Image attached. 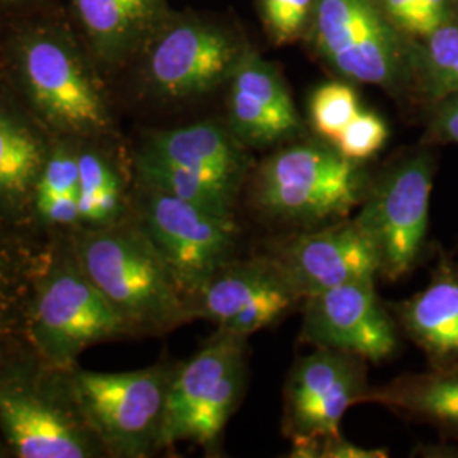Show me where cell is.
<instances>
[{"mask_svg":"<svg viewBox=\"0 0 458 458\" xmlns=\"http://www.w3.org/2000/svg\"><path fill=\"white\" fill-rule=\"evenodd\" d=\"M316 41L348 81L397 89L404 79L403 49L376 0H318Z\"/></svg>","mask_w":458,"mask_h":458,"instance_id":"cell-13","label":"cell"},{"mask_svg":"<svg viewBox=\"0 0 458 458\" xmlns=\"http://www.w3.org/2000/svg\"><path fill=\"white\" fill-rule=\"evenodd\" d=\"M30 331L58 370H70L90 344L131 335L77 260L73 245L56 253L34 285Z\"/></svg>","mask_w":458,"mask_h":458,"instance_id":"cell-8","label":"cell"},{"mask_svg":"<svg viewBox=\"0 0 458 458\" xmlns=\"http://www.w3.org/2000/svg\"><path fill=\"white\" fill-rule=\"evenodd\" d=\"M304 295L277 259L265 251L234 259L191 297L192 319L202 318L231 335L250 338L301 310Z\"/></svg>","mask_w":458,"mask_h":458,"instance_id":"cell-10","label":"cell"},{"mask_svg":"<svg viewBox=\"0 0 458 458\" xmlns=\"http://www.w3.org/2000/svg\"><path fill=\"white\" fill-rule=\"evenodd\" d=\"M136 219L189 302L217 270L236 259L240 228L234 214L217 213L160 189L140 185Z\"/></svg>","mask_w":458,"mask_h":458,"instance_id":"cell-9","label":"cell"},{"mask_svg":"<svg viewBox=\"0 0 458 458\" xmlns=\"http://www.w3.org/2000/svg\"><path fill=\"white\" fill-rule=\"evenodd\" d=\"M386 448H367L346 440L342 435L312 443L293 445L289 457L294 458H386Z\"/></svg>","mask_w":458,"mask_h":458,"instance_id":"cell-28","label":"cell"},{"mask_svg":"<svg viewBox=\"0 0 458 458\" xmlns=\"http://www.w3.org/2000/svg\"><path fill=\"white\" fill-rule=\"evenodd\" d=\"M311 5L312 0H263V14L278 39H291L304 28Z\"/></svg>","mask_w":458,"mask_h":458,"instance_id":"cell-27","label":"cell"},{"mask_svg":"<svg viewBox=\"0 0 458 458\" xmlns=\"http://www.w3.org/2000/svg\"><path fill=\"white\" fill-rule=\"evenodd\" d=\"M299 340L314 348L359 355L369 363L391 360L401 346V329L382 304L376 282L338 285L302 302Z\"/></svg>","mask_w":458,"mask_h":458,"instance_id":"cell-14","label":"cell"},{"mask_svg":"<svg viewBox=\"0 0 458 458\" xmlns=\"http://www.w3.org/2000/svg\"><path fill=\"white\" fill-rule=\"evenodd\" d=\"M73 250L131 335H160L192 319L187 295L138 219L89 228Z\"/></svg>","mask_w":458,"mask_h":458,"instance_id":"cell-1","label":"cell"},{"mask_svg":"<svg viewBox=\"0 0 458 458\" xmlns=\"http://www.w3.org/2000/svg\"><path fill=\"white\" fill-rule=\"evenodd\" d=\"M361 404H378L403 420L435 428L458 442V367L428 369L370 386Z\"/></svg>","mask_w":458,"mask_h":458,"instance_id":"cell-19","label":"cell"},{"mask_svg":"<svg viewBox=\"0 0 458 458\" xmlns=\"http://www.w3.org/2000/svg\"><path fill=\"white\" fill-rule=\"evenodd\" d=\"M242 55L225 31L196 21L177 22L149 48L148 82L165 98H196L229 81Z\"/></svg>","mask_w":458,"mask_h":458,"instance_id":"cell-16","label":"cell"},{"mask_svg":"<svg viewBox=\"0 0 458 458\" xmlns=\"http://www.w3.org/2000/svg\"><path fill=\"white\" fill-rule=\"evenodd\" d=\"M370 177L335 147L301 143L263 162L246 191L251 209L276 225L310 229L350 217Z\"/></svg>","mask_w":458,"mask_h":458,"instance_id":"cell-2","label":"cell"},{"mask_svg":"<svg viewBox=\"0 0 458 458\" xmlns=\"http://www.w3.org/2000/svg\"><path fill=\"white\" fill-rule=\"evenodd\" d=\"M48 153L22 117L0 106V208L17 209L33 200Z\"/></svg>","mask_w":458,"mask_h":458,"instance_id":"cell-21","label":"cell"},{"mask_svg":"<svg viewBox=\"0 0 458 458\" xmlns=\"http://www.w3.org/2000/svg\"><path fill=\"white\" fill-rule=\"evenodd\" d=\"M359 111V96L348 83L329 82L318 87L310 104L314 131L331 143Z\"/></svg>","mask_w":458,"mask_h":458,"instance_id":"cell-25","label":"cell"},{"mask_svg":"<svg viewBox=\"0 0 458 458\" xmlns=\"http://www.w3.org/2000/svg\"><path fill=\"white\" fill-rule=\"evenodd\" d=\"M369 361L333 348L297 359L284 386L282 433L293 445L342 435L346 411L369 393Z\"/></svg>","mask_w":458,"mask_h":458,"instance_id":"cell-11","label":"cell"},{"mask_svg":"<svg viewBox=\"0 0 458 458\" xmlns=\"http://www.w3.org/2000/svg\"><path fill=\"white\" fill-rule=\"evenodd\" d=\"M418 22V36H428L450 19V0H408Z\"/></svg>","mask_w":458,"mask_h":458,"instance_id":"cell-30","label":"cell"},{"mask_svg":"<svg viewBox=\"0 0 458 458\" xmlns=\"http://www.w3.org/2000/svg\"><path fill=\"white\" fill-rule=\"evenodd\" d=\"M16 65L30 104L49 128L82 138L111 130V114L94 75L64 31L36 28L21 34Z\"/></svg>","mask_w":458,"mask_h":458,"instance_id":"cell-7","label":"cell"},{"mask_svg":"<svg viewBox=\"0 0 458 458\" xmlns=\"http://www.w3.org/2000/svg\"><path fill=\"white\" fill-rule=\"evenodd\" d=\"M401 333L423 353L429 369L458 367V263L438 248L423 291L389 304Z\"/></svg>","mask_w":458,"mask_h":458,"instance_id":"cell-18","label":"cell"},{"mask_svg":"<svg viewBox=\"0 0 458 458\" xmlns=\"http://www.w3.org/2000/svg\"><path fill=\"white\" fill-rule=\"evenodd\" d=\"M172 367L130 372H70L66 393L109 455L148 457L162 450L165 406Z\"/></svg>","mask_w":458,"mask_h":458,"instance_id":"cell-5","label":"cell"},{"mask_svg":"<svg viewBox=\"0 0 458 458\" xmlns=\"http://www.w3.org/2000/svg\"><path fill=\"white\" fill-rule=\"evenodd\" d=\"M72 5L98 60L117 64L147 36L162 0H72Z\"/></svg>","mask_w":458,"mask_h":458,"instance_id":"cell-20","label":"cell"},{"mask_svg":"<svg viewBox=\"0 0 458 458\" xmlns=\"http://www.w3.org/2000/svg\"><path fill=\"white\" fill-rule=\"evenodd\" d=\"M458 145V94L435 106L425 145Z\"/></svg>","mask_w":458,"mask_h":458,"instance_id":"cell-29","label":"cell"},{"mask_svg":"<svg viewBox=\"0 0 458 458\" xmlns=\"http://www.w3.org/2000/svg\"><path fill=\"white\" fill-rule=\"evenodd\" d=\"M438 165L431 148L412 149L370 179L355 216L378 262V277L399 282L425 262L429 200Z\"/></svg>","mask_w":458,"mask_h":458,"instance_id":"cell-4","label":"cell"},{"mask_svg":"<svg viewBox=\"0 0 458 458\" xmlns=\"http://www.w3.org/2000/svg\"><path fill=\"white\" fill-rule=\"evenodd\" d=\"M2 4H26V2H31V0H0Z\"/></svg>","mask_w":458,"mask_h":458,"instance_id":"cell-31","label":"cell"},{"mask_svg":"<svg viewBox=\"0 0 458 458\" xmlns=\"http://www.w3.org/2000/svg\"><path fill=\"white\" fill-rule=\"evenodd\" d=\"M79 179V151L68 145L49 149L34 187V208L41 221L51 226L81 225Z\"/></svg>","mask_w":458,"mask_h":458,"instance_id":"cell-23","label":"cell"},{"mask_svg":"<svg viewBox=\"0 0 458 458\" xmlns=\"http://www.w3.org/2000/svg\"><path fill=\"white\" fill-rule=\"evenodd\" d=\"M267 251L285 267L304 299L344 284L378 278L374 246L355 217L299 229L274 242Z\"/></svg>","mask_w":458,"mask_h":458,"instance_id":"cell-15","label":"cell"},{"mask_svg":"<svg viewBox=\"0 0 458 458\" xmlns=\"http://www.w3.org/2000/svg\"><path fill=\"white\" fill-rule=\"evenodd\" d=\"M229 81V124L242 143L270 147L301 132V117L274 66L245 53Z\"/></svg>","mask_w":458,"mask_h":458,"instance_id":"cell-17","label":"cell"},{"mask_svg":"<svg viewBox=\"0 0 458 458\" xmlns=\"http://www.w3.org/2000/svg\"><path fill=\"white\" fill-rule=\"evenodd\" d=\"M389 130L386 121L372 111H359L335 140L333 147L344 157L365 162L377 155L387 143Z\"/></svg>","mask_w":458,"mask_h":458,"instance_id":"cell-26","label":"cell"},{"mask_svg":"<svg viewBox=\"0 0 458 458\" xmlns=\"http://www.w3.org/2000/svg\"><path fill=\"white\" fill-rule=\"evenodd\" d=\"M136 170L140 185L234 214L245 192L250 162L233 132L204 121L151 134L138 155Z\"/></svg>","mask_w":458,"mask_h":458,"instance_id":"cell-3","label":"cell"},{"mask_svg":"<svg viewBox=\"0 0 458 458\" xmlns=\"http://www.w3.org/2000/svg\"><path fill=\"white\" fill-rule=\"evenodd\" d=\"M81 225L104 228L126 219L124 183L111 160L98 149H79Z\"/></svg>","mask_w":458,"mask_h":458,"instance_id":"cell-22","label":"cell"},{"mask_svg":"<svg viewBox=\"0 0 458 458\" xmlns=\"http://www.w3.org/2000/svg\"><path fill=\"white\" fill-rule=\"evenodd\" d=\"M425 38L418 87L425 100L435 107L458 94V22L448 19Z\"/></svg>","mask_w":458,"mask_h":458,"instance_id":"cell-24","label":"cell"},{"mask_svg":"<svg viewBox=\"0 0 458 458\" xmlns=\"http://www.w3.org/2000/svg\"><path fill=\"white\" fill-rule=\"evenodd\" d=\"M0 429L19 458H85L102 450L68 393L64 399L26 376H0Z\"/></svg>","mask_w":458,"mask_h":458,"instance_id":"cell-12","label":"cell"},{"mask_svg":"<svg viewBox=\"0 0 458 458\" xmlns=\"http://www.w3.org/2000/svg\"><path fill=\"white\" fill-rule=\"evenodd\" d=\"M248 338L216 329L191 360L174 370L165 406L162 448L196 443L219 450L246 389Z\"/></svg>","mask_w":458,"mask_h":458,"instance_id":"cell-6","label":"cell"}]
</instances>
